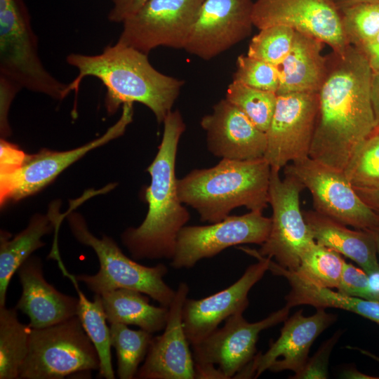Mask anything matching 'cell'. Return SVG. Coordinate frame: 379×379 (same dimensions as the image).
<instances>
[{"instance_id":"6da1fadb","label":"cell","mask_w":379,"mask_h":379,"mask_svg":"<svg viewBox=\"0 0 379 379\" xmlns=\"http://www.w3.org/2000/svg\"><path fill=\"white\" fill-rule=\"evenodd\" d=\"M319 111L310 157L344 171L361 144L378 128L371 96L372 69L362 51L348 45L326 55Z\"/></svg>"},{"instance_id":"7a4b0ae2","label":"cell","mask_w":379,"mask_h":379,"mask_svg":"<svg viewBox=\"0 0 379 379\" xmlns=\"http://www.w3.org/2000/svg\"><path fill=\"white\" fill-rule=\"evenodd\" d=\"M158 152L147 171L151 182L145 192L148 211L137 227H128L121 240L135 260H171L178 234L190 215L178 194L175 160L186 126L179 110L171 111L164 122Z\"/></svg>"},{"instance_id":"3957f363","label":"cell","mask_w":379,"mask_h":379,"mask_svg":"<svg viewBox=\"0 0 379 379\" xmlns=\"http://www.w3.org/2000/svg\"><path fill=\"white\" fill-rule=\"evenodd\" d=\"M66 61L79 72L68 84V93H77L86 77L98 79L107 89L105 105L109 114L121 105L136 102L148 107L158 123H163L185 84L157 70L147 54L118 43L105 47L97 55L70 53Z\"/></svg>"},{"instance_id":"277c9868","label":"cell","mask_w":379,"mask_h":379,"mask_svg":"<svg viewBox=\"0 0 379 379\" xmlns=\"http://www.w3.org/2000/svg\"><path fill=\"white\" fill-rule=\"evenodd\" d=\"M271 166L264 157L222 159L215 166L194 169L177 180L180 201L195 209L202 222L222 220L241 206L262 211L267 206Z\"/></svg>"},{"instance_id":"5b68a950","label":"cell","mask_w":379,"mask_h":379,"mask_svg":"<svg viewBox=\"0 0 379 379\" xmlns=\"http://www.w3.org/2000/svg\"><path fill=\"white\" fill-rule=\"evenodd\" d=\"M75 207L70 206L65 217L70 231L77 241L95 251L100 263L97 273L75 275L76 279L95 294L119 288L133 289L168 307L175 291L164 280L167 267L162 263L153 267L141 265L126 256L110 237L103 234L101 238L96 237L82 215L74 211Z\"/></svg>"},{"instance_id":"8992f818","label":"cell","mask_w":379,"mask_h":379,"mask_svg":"<svg viewBox=\"0 0 379 379\" xmlns=\"http://www.w3.org/2000/svg\"><path fill=\"white\" fill-rule=\"evenodd\" d=\"M0 77L21 89L57 100L69 94L68 84L55 78L41 61L37 36L23 0H0Z\"/></svg>"},{"instance_id":"52a82bcc","label":"cell","mask_w":379,"mask_h":379,"mask_svg":"<svg viewBox=\"0 0 379 379\" xmlns=\"http://www.w3.org/2000/svg\"><path fill=\"white\" fill-rule=\"evenodd\" d=\"M95 346L78 317L43 328H32L19 379H62L98 371Z\"/></svg>"},{"instance_id":"ba28073f","label":"cell","mask_w":379,"mask_h":379,"mask_svg":"<svg viewBox=\"0 0 379 379\" xmlns=\"http://www.w3.org/2000/svg\"><path fill=\"white\" fill-rule=\"evenodd\" d=\"M280 170L271 168L268 203L272 210V225L265 241L257 251L274 258L280 266L295 270L303 253L315 242L300 206V195L305 188L295 176H279Z\"/></svg>"},{"instance_id":"9c48e42d","label":"cell","mask_w":379,"mask_h":379,"mask_svg":"<svg viewBox=\"0 0 379 379\" xmlns=\"http://www.w3.org/2000/svg\"><path fill=\"white\" fill-rule=\"evenodd\" d=\"M284 171L309 190L317 212L355 229L372 230L379 226V215L359 197L344 171L310 157L288 164Z\"/></svg>"},{"instance_id":"30bf717a","label":"cell","mask_w":379,"mask_h":379,"mask_svg":"<svg viewBox=\"0 0 379 379\" xmlns=\"http://www.w3.org/2000/svg\"><path fill=\"white\" fill-rule=\"evenodd\" d=\"M204 0H148L123 22L117 43L148 55L159 46L184 49Z\"/></svg>"},{"instance_id":"8fae6325","label":"cell","mask_w":379,"mask_h":379,"mask_svg":"<svg viewBox=\"0 0 379 379\" xmlns=\"http://www.w3.org/2000/svg\"><path fill=\"white\" fill-rule=\"evenodd\" d=\"M262 211L229 215L207 225L184 226L179 232L171 266L191 268L204 258H212L227 248L244 244L261 245L267 239L271 218Z\"/></svg>"},{"instance_id":"7c38bea8","label":"cell","mask_w":379,"mask_h":379,"mask_svg":"<svg viewBox=\"0 0 379 379\" xmlns=\"http://www.w3.org/2000/svg\"><path fill=\"white\" fill-rule=\"evenodd\" d=\"M289 311L285 305L254 323L244 318V312L230 316L222 327L192 345L194 367L218 366L226 379L234 378L255 356L260 333L284 321Z\"/></svg>"},{"instance_id":"4fadbf2b","label":"cell","mask_w":379,"mask_h":379,"mask_svg":"<svg viewBox=\"0 0 379 379\" xmlns=\"http://www.w3.org/2000/svg\"><path fill=\"white\" fill-rule=\"evenodd\" d=\"M318 111L319 93L277 95L264 156L272 168L310 156Z\"/></svg>"},{"instance_id":"5bb4252c","label":"cell","mask_w":379,"mask_h":379,"mask_svg":"<svg viewBox=\"0 0 379 379\" xmlns=\"http://www.w3.org/2000/svg\"><path fill=\"white\" fill-rule=\"evenodd\" d=\"M133 103H125L117 122L101 137L67 151L42 149L27 154L22 166L15 173L0 178L1 206L32 195L55 180L59 174L91 150L121 136L133 121Z\"/></svg>"},{"instance_id":"9a60e30c","label":"cell","mask_w":379,"mask_h":379,"mask_svg":"<svg viewBox=\"0 0 379 379\" xmlns=\"http://www.w3.org/2000/svg\"><path fill=\"white\" fill-rule=\"evenodd\" d=\"M252 19L259 30L287 26L319 39L337 53L350 45L343 30L340 9L333 0H255Z\"/></svg>"},{"instance_id":"2e32d148","label":"cell","mask_w":379,"mask_h":379,"mask_svg":"<svg viewBox=\"0 0 379 379\" xmlns=\"http://www.w3.org/2000/svg\"><path fill=\"white\" fill-rule=\"evenodd\" d=\"M253 0H204L184 47L209 60L248 36L254 26Z\"/></svg>"},{"instance_id":"e0dca14e","label":"cell","mask_w":379,"mask_h":379,"mask_svg":"<svg viewBox=\"0 0 379 379\" xmlns=\"http://www.w3.org/2000/svg\"><path fill=\"white\" fill-rule=\"evenodd\" d=\"M337 317L317 308L309 317L300 310L284 321L279 337L264 354L258 353L234 378H258L263 372L291 371L298 373L305 366L317 338L336 321Z\"/></svg>"},{"instance_id":"ac0fdd59","label":"cell","mask_w":379,"mask_h":379,"mask_svg":"<svg viewBox=\"0 0 379 379\" xmlns=\"http://www.w3.org/2000/svg\"><path fill=\"white\" fill-rule=\"evenodd\" d=\"M239 249L256 258L258 262L248 266L243 275L227 288L199 300L187 298L185 301L182 319L192 345L204 339L230 316L244 312L248 305V292L269 270V258L261 256L253 249Z\"/></svg>"},{"instance_id":"d6986e66","label":"cell","mask_w":379,"mask_h":379,"mask_svg":"<svg viewBox=\"0 0 379 379\" xmlns=\"http://www.w3.org/2000/svg\"><path fill=\"white\" fill-rule=\"evenodd\" d=\"M189 286L179 284L168 307L164 331L153 337L147 354L139 367L138 379H194V361L183 327L182 312L189 293Z\"/></svg>"},{"instance_id":"ffe728a7","label":"cell","mask_w":379,"mask_h":379,"mask_svg":"<svg viewBox=\"0 0 379 379\" xmlns=\"http://www.w3.org/2000/svg\"><path fill=\"white\" fill-rule=\"evenodd\" d=\"M200 124L206 132L207 148L214 156L234 160L264 157L266 133L226 98L217 102Z\"/></svg>"},{"instance_id":"44dd1931","label":"cell","mask_w":379,"mask_h":379,"mask_svg":"<svg viewBox=\"0 0 379 379\" xmlns=\"http://www.w3.org/2000/svg\"><path fill=\"white\" fill-rule=\"evenodd\" d=\"M17 272L22 291L15 307L27 315L32 328L48 327L77 315L78 298L58 291L46 281L39 258L30 256Z\"/></svg>"},{"instance_id":"7402d4cb","label":"cell","mask_w":379,"mask_h":379,"mask_svg":"<svg viewBox=\"0 0 379 379\" xmlns=\"http://www.w3.org/2000/svg\"><path fill=\"white\" fill-rule=\"evenodd\" d=\"M319 39L296 31L291 49L276 66L279 86L277 95L319 93L327 72L326 57L322 55Z\"/></svg>"},{"instance_id":"603a6c76","label":"cell","mask_w":379,"mask_h":379,"mask_svg":"<svg viewBox=\"0 0 379 379\" xmlns=\"http://www.w3.org/2000/svg\"><path fill=\"white\" fill-rule=\"evenodd\" d=\"M314 241L355 262L367 274L379 271L374 237L369 230H351L316 211H302Z\"/></svg>"},{"instance_id":"cb8c5ba5","label":"cell","mask_w":379,"mask_h":379,"mask_svg":"<svg viewBox=\"0 0 379 379\" xmlns=\"http://www.w3.org/2000/svg\"><path fill=\"white\" fill-rule=\"evenodd\" d=\"M59 208V206L53 203L47 214L34 215L27 227L12 239L10 233L1 230L0 307L6 305V293L13 275L34 251L45 246L41 238L53 230L58 234L65 218Z\"/></svg>"},{"instance_id":"d4e9b609","label":"cell","mask_w":379,"mask_h":379,"mask_svg":"<svg viewBox=\"0 0 379 379\" xmlns=\"http://www.w3.org/2000/svg\"><path fill=\"white\" fill-rule=\"evenodd\" d=\"M269 270L288 280L291 291L285 300L286 305L290 308L300 305L323 309L338 308L357 314L379 325V301L349 296L331 288L318 286L272 260L269 262Z\"/></svg>"},{"instance_id":"484cf974","label":"cell","mask_w":379,"mask_h":379,"mask_svg":"<svg viewBox=\"0 0 379 379\" xmlns=\"http://www.w3.org/2000/svg\"><path fill=\"white\" fill-rule=\"evenodd\" d=\"M142 293L128 288H119L101 295L107 321L135 325L154 333L164 329L168 307L154 306Z\"/></svg>"},{"instance_id":"4316f807","label":"cell","mask_w":379,"mask_h":379,"mask_svg":"<svg viewBox=\"0 0 379 379\" xmlns=\"http://www.w3.org/2000/svg\"><path fill=\"white\" fill-rule=\"evenodd\" d=\"M73 283L78 295L77 316L91 341L95 347L100 359L98 376L100 378L114 379L115 374L112 364L110 329L107 325V318L100 295L95 294L93 301L86 298L78 285L75 275L67 269L62 272Z\"/></svg>"},{"instance_id":"83f0119b","label":"cell","mask_w":379,"mask_h":379,"mask_svg":"<svg viewBox=\"0 0 379 379\" xmlns=\"http://www.w3.org/2000/svg\"><path fill=\"white\" fill-rule=\"evenodd\" d=\"M17 308L0 307V379H18L27 357L32 328L18 318Z\"/></svg>"},{"instance_id":"f1b7e54d","label":"cell","mask_w":379,"mask_h":379,"mask_svg":"<svg viewBox=\"0 0 379 379\" xmlns=\"http://www.w3.org/2000/svg\"><path fill=\"white\" fill-rule=\"evenodd\" d=\"M110 340L117 357L120 379L135 378L140 364L145 360L153 335L143 329L132 330L120 323L111 324Z\"/></svg>"},{"instance_id":"f546056e","label":"cell","mask_w":379,"mask_h":379,"mask_svg":"<svg viewBox=\"0 0 379 379\" xmlns=\"http://www.w3.org/2000/svg\"><path fill=\"white\" fill-rule=\"evenodd\" d=\"M345 262L339 253L315 241L302 255L298 267L292 271L318 286L337 288Z\"/></svg>"},{"instance_id":"4dcf8cb0","label":"cell","mask_w":379,"mask_h":379,"mask_svg":"<svg viewBox=\"0 0 379 379\" xmlns=\"http://www.w3.org/2000/svg\"><path fill=\"white\" fill-rule=\"evenodd\" d=\"M225 98L241 111L260 130L266 133L271 123L277 95L232 81Z\"/></svg>"},{"instance_id":"1f68e13d","label":"cell","mask_w":379,"mask_h":379,"mask_svg":"<svg viewBox=\"0 0 379 379\" xmlns=\"http://www.w3.org/2000/svg\"><path fill=\"white\" fill-rule=\"evenodd\" d=\"M344 173L354 187L379 188V129L360 146Z\"/></svg>"},{"instance_id":"d6a6232c","label":"cell","mask_w":379,"mask_h":379,"mask_svg":"<svg viewBox=\"0 0 379 379\" xmlns=\"http://www.w3.org/2000/svg\"><path fill=\"white\" fill-rule=\"evenodd\" d=\"M349 44L360 47L379 32V2L362 3L340 10Z\"/></svg>"},{"instance_id":"836d02e7","label":"cell","mask_w":379,"mask_h":379,"mask_svg":"<svg viewBox=\"0 0 379 379\" xmlns=\"http://www.w3.org/2000/svg\"><path fill=\"white\" fill-rule=\"evenodd\" d=\"M295 30L284 25L260 29L248 45L247 55L277 66L289 53Z\"/></svg>"},{"instance_id":"e575fe53","label":"cell","mask_w":379,"mask_h":379,"mask_svg":"<svg viewBox=\"0 0 379 379\" xmlns=\"http://www.w3.org/2000/svg\"><path fill=\"white\" fill-rule=\"evenodd\" d=\"M236 66L232 81L277 94L279 77L276 66L247 55L238 56Z\"/></svg>"},{"instance_id":"d590c367","label":"cell","mask_w":379,"mask_h":379,"mask_svg":"<svg viewBox=\"0 0 379 379\" xmlns=\"http://www.w3.org/2000/svg\"><path fill=\"white\" fill-rule=\"evenodd\" d=\"M342 334L341 331H336L329 339L326 340L315 354L308 358L300 371L295 373L293 379H326L328 376V362L331 353Z\"/></svg>"},{"instance_id":"8d00e7d4","label":"cell","mask_w":379,"mask_h":379,"mask_svg":"<svg viewBox=\"0 0 379 379\" xmlns=\"http://www.w3.org/2000/svg\"><path fill=\"white\" fill-rule=\"evenodd\" d=\"M337 291L349 296L373 300L368 275L361 268L345 262Z\"/></svg>"},{"instance_id":"74e56055","label":"cell","mask_w":379,"mask_h":379,"mask_svg":"<svg viewBox=\"0 0 379 379\" xmlns=\"http://www.w3.org/2000/svg\"><path fill=\"white\" fill-rule=\"evenodd\" d=\"M27 154L17 145L6 141H0V178L8 176L17 171L25 162Z\"/></svg>"},{"instance_id":"f35d334b","label":"cell","mask_w":379,"mask_h":379,"mask_svg":"<svg viewBox=\"0 0 379 379\" xmlns=\"http://www.w3.org/2000/svg\"><path fill=\"white\" fill-rule=\"evenodd\" d=\"M21 88L10 80L0 77V128L3 138L11 133L8 110L12 100Z\"/></svg>"},{"instance_id":"ab89813d","label":"cell","mask_w":379,"mask_h":379,"mask_svg":"<svg viewBox=\"0 0 379 379\" xmlns=\"http://www.w3.org/2000/svg\"><path fill=\"white\" fill-rule=\"evenodd\" d=\"M148 0H112L108 20L113 22H123L138 11Z\"/></svg>"},{"instance_id":"60d3db41","label":"cell","mask_w":379,"mask_h":379,"mask_svg":"<svg viewBox=\"0 0 379 379\" xmlns=\"http://www.w3.org/2000/svg\"><path fill=\"white\" fill-rule=\"evenodd\" d=\"M357 48L366 58L372 72L379 69V32L371 40Z\"/></svg>"},{"instance_id":"b9f144b4","label":"cell","mask_w":379,"mask_h":379,"mask_svg":"<svg viewBox=\"0 0 379 379\" xmlns=\"http://www.w3.org/2000/svg\"><path fill=\"white\" fill-rule=\"evenodd\" d=\"M354 188L362 201L371 209L379 215V188Z\"/></svg>"},{"instance_id":"7bdbcfd3","label":"cell","mask_w":379,"mask_h":379,"mask_svg":"<svg viewBox=\"0 0 379 379\" xmlns=\"http://www.w3.org/2000/svg\"><path fill=\"white\" fill-rule=\"evenodd\" d=\"M371 96L373 109L379 127V69L372 74Z\"/></svg>"},{"instance_id":"ee69618b","label":"cell","mask_w":379,"mask_h":379,"mask_svg":"<svg viewBox=\"0 0 379 379\" xmlns=\"http://www.w3.org/2000/svg\"><path fill=\"white\" fill-rule=\"evenodd\" d=\"M368 275L373 300L379 301V271Z\"/></svg>"},{"instance_id":"f6af8a7d","label":"cell","mask_w":379,"mask_h":379,"mask_svg":"<svg viewBox=\"0 0 379 379\" xmlns=\"http://www.w3.org/2000/svg\"><path fill=\"white\" fill-rule=\"evenodd\" d=\"M340 377L343 378H359V379H379V377H373L371 375H368L366 374H364L359 371H358L354 367H351L349 368H347L344 370L341 374Z\"/></svg>"},{"instance_id":"bcb514c9","label":"cell","mask_w":379,"mask_h":379,"mask_svg":"<svg viewBox=\"0 0 379 379\" xmlns=\"http://www.w3.org/2000/svg\"><path fill=\"white\" fill-rule=\"evenodd\" d=\"M336 6L340 10L362 3L379 2V0H333Z\"/></svg>"},{"instance_id":"7dc6e473","label":"cell","mask_w":379,"mask_h":379,"mask_svg":"<svg viewBox=\"0 0 379 379\" xmlns=\"http://www.w3.org/2000/svg\"><path fill=\"white\" fill-rule=\"evenodd\" d=\"M371 232L373 237H374V240H375V246H376V249H377V253L379 255V226L375 227V229L372 230H369Z\"/></svg>"},{"instance_id":"c3c4849f","label":"cell","mask_w":379,"mask_h":379,"mask_svg":"<svg viewBox=\"0 0 379 379\" xmlns=\"http://www.w3.org/2000/svg\"><path fill=\"white\" fill-rule=\"evenodd\" d=\"M378 129H379V127H378Z\"/></svg>"}]
</instances>
